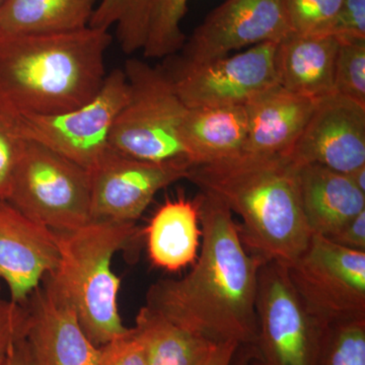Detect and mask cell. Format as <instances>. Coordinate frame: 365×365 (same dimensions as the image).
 Listing matches in <instances>:
<instances>
[{
	"label": "cell",
	"mask_w": 365,
	"mask_h": 365,
	"mask_svg": "<svg viewBox=\"0 0 365 365\" xmlns=\"http://www.w3.org/2000/svg\"><path fill=\"white\" fill-rule=\"evenodd\" d=\"M196 200L202 230L198 260L181 279L151 285L145 307L216 344L252 347L263 262L247 250L232 211L222 201L204 192Z\"/></svg>",
	"instance_id": "cell-1"
},
{
	"label": "cell",
	"mask_w": 365,
	"mask_h": 365,
	"mask_svg": "<svg viewBox=\"0 0 365 365\" xmlns=\"http://www.w3.org/2000/svg\"><path fill=\"white\" fill-rule=\"evenodd\" d=\"M186 179L241 217L240 237L250 253L288 266L311 241L300 200L299 165L287 155L242 151L193 165Z\"/></svg>",
	"instance_id": "cell-2"
},
{
	"label": "cell",
	"mask_w": 365,
	"mask_h": 365,
	"mask_svg": "<svg viewBox=\"0 0 365 365\" xmlns=\"http://www.w3.org/2000/svg\"><path fill=\"white\" fill-rule=\"evenodd\" d=\"M109 30L0 35V113L57 115L85 106L104 85Z\"/></svg>",
	"instance_id": "cell-3"
},
{
	"label": "cell",
	"mask_w": 365,
	"mask_h": 365,
	"mask_svg": "<svg viewBox=\"0 0 365 365\" xmlns=\"http://www.w3.org/2000/svg\"><path fill=\"white\" fill-rule=\"evenodd\" d=\"M56 235L58 264L46 277L71 302L91 342L102 347L130 330L120 316L121 283L113 272L112 260L138 237V228L133 222L93 220Z\"/></svg>",
	"instance_id": "cell-4"
},
{
	"label": "cell",
	"mask_w": 365,
	"mask_h": 365,
	"mask_svg": "<svg viewBox=\"0 0 365 365\" xmlns=\"http://www.w3.org/2000/svg\"><path fill=\"white\" fill-rule=\"evenodd\" d=\"M123 71L128 83V100L113 124L110 148L120 155L148 162L191 163L181 140L187 107L162 66L129 58Z\"/></svg>",
	"instance_id": "cell-5"
},
{
	"label": "cell",
	"mask_w": 365,
	"mask_h": 365,
	"mask_svg": "<svg viewBox=\"0 0 365 365\" xmlns=\"http://www.w3.org/2000/svg\"><path fill=\"white\" fill-rule=\"evenodd\" d=\"M4 201L56 232L93 222L88 170L34 141L21 138Z\"/></svg>",
	"instance_id": "cell-6"
},
{
	"label": "cell",
	"mask_w": 365,
	"mask_h": 365,
	"mask_svg": "<svg viewBox=\"0 0 365 365\" xmlns=\"http://www.w3.org/2000/svg\"><path fill=\"white\" fill-rule=\"evenodd\" d=\"M256 313L252 365L317 364L326 328L307 312L282 264L265 262L259 269Z\"/></svg>",
	"instance_id": "cell-7"
},
{
	"label": "cell",
	"mask_w": 365,
	"mask_h": 365,
	"mask_svg": "<svg viewBox=\"0 0 365 365\" xmlns=\"http://www.w3.org/2000/svg\"><path fill=\"white\" fill-rule=\"evenodd\" d=\"M285 267L307 312L323 328L365 319V252L313 234L307 249Z\"/></svg>",
	"instance_id": "cell-8"
},
{
	"label": "cell",
	"mask_w": 365,
	"mask_h": 365,
	"mask_svg": "<svg viewBox=\"0 0 365 365\" xmlns=\"http://www.w3.org/2000/svg\"><path fill=\"white\" fill-rule=\"evenodd\" d=\"M128 100L123 69L108 72L97 97L72 111L57 115L9 117L21 138L34 141L91 172L110 150V133Z\"/></svg>",
	"instance_id": "cell-9"
},
{
	"label": "cell",
	"mask_w": 365,
	"mask_h": 365,
	"mask_svg": "<svg viewBox=\"0 0 365 365\" xmlns=\"http://www.w3.org/2000/svg\"><path fill=\"white\" fill-rule=\"evenodd\" d=\"M276 45L262 43L195 66L170 56L162 68L187 108L244 106L257 93L277 83L274 71Z\"/></svg>",
	"instance_id": "cell-10"
},
{
	"label": "cell",
	"mask_w": 365,
	"mask_h": 365,
	"mask_svg": "<svg viewBox=\"0 0 365 365\" xmlns=\"http://www.w3.org/2000/svg\"><path fill=\"white\" fill-rule=\"evenodd\" d=\"M292 33L285 0H225L185 41L180 54L172 56L195 66L262 43L280 42Z\"/></svg>",
	"instance_id": "cell-11"
},
{
	"label": "cell",
	"mask_w": 365,
	"mask_h": 365,
	"mask_svg": "<svg viewBox=\"0 0 365 365\" xmlns=\"http://www.w3.org/2000/svg\"><path fill=\"white\" fill-rule=\"evenodd\" d=\"M191 165L137 160L110 148L90 173L93 220L135 223L160 190L186 179Z\"/></svg>",
	"instance_id": "cell-12"
},
{
	"label": "cell",
	"mask_w": 365,
	"mask_h": 365,
	"mask_svg": "<svg viewBox=\"0 0 365 365\" xmlns=\"http://www.w3.org/2000/svg\"><path fill=\"white\" fill-rule=\"evenodd\" d=\"M297 165H319L349 175L365 165V106L338 93L316 107L288 153Z\"/></svg>",
	"instance_id": "cell-13"
},
{
	"label": "cell",
	"mask_w": 365,
	"mask_h": 365,
	"mask_svg": "<svg viewBox=\"0 0 365 365\" xmlns=\"http://www.w3.org/2000/svg\"><path fill=\"white\" fill-rule=\"evenodd\" d=\"M24 306L25 341L35 365H98L102 348L81 328L73 307L47 277Z\"/></svg>",
	"instance_id": "cell-14"
},
{
	"label": "cell",
	"mask_w": 365,
	"mask_h": 365,
	"mask_svg": "<svg viewBox=\"0 0 365 365\" xmlns=\"http://www.w3.org/2000/svg\"><path fill=\"white\" fill-rule=\"evenodd\" d=\"M58 260L56 232L0 200V279L11 302L24 306Z\"/></svg>",
	"instance_id": "cell-15"
},
{
	"label": "cell",
	"mask_w": 365,
	"mask_h": 365,
	"mask_svg": "<svg viewBox=\"0 0 365 365\" xmlns=\"http://www.w3.org/2000/svg\"><path fill=\"white\" fill-rule=\"evenodd\" d=\"M317 101L273 85L244 105L248 119L247 153L288 155L313 114Z\"/></svg>",
	"instance_id": "cell-16"
},
{
	"label": "cell",
	"mask_w": 365,
	"mask_h": 365,
	"mask_svg": "<svg viewBox=\"0 0 365 365\" xmlns=\"http://www.w3.org/2000/svg\"><path fill=\"white\" fill-rule=\"evenodd\" d=\"M338 46L335 36L290 34L276 45V83L316 101L332 95Z\"/></svg>",
	"instance_id": "cell-17"
},
{
	"label": "cell",
	"mask_w": 365,
	"mask_h": 365,
	"mask_svg": "<svg viewBox=\"0 0 365 365\" xmlns=\"http://www.w3.org/2000/svg\"><path fill=\"white\" fill-rule=\"evenodd\" d=\"M300 200L313 234L330 237L365 210V193L348 175L319 165H299Z\"/></svg>",
	"instance_id": "cell-18"
},
{
	"label": "cell",
	"mask_w": 365,
	"mask_h": 365,
	"mask_svg": "<svg viewBox=\"0 0 365 365\" xmlns=\"http://www.w3.org/2000/svg\"><path fill=\"white\" fill-rule=\"evenodd\" d=\"M248 119L244 106L187 108L181 140L190 162L202 165L245 151Z\"/></svg>",
	"instance_id": "cell-19"
},
{
	"label": "cell",
	"mask_w": 365,
	"mask_h": 365,
	"mask_svg": "<svg viewBox=\"0 0 365 365\" xmlns=\"http://www.w3.org/2000/svg\"><path fill=\"white\" fill-rule=\"evenodd\" d=\"M198 203L184 197L163 204L146 228L153 265L176 272L195 263L201 245Z\"/></svg>",
	"instance_id": "cell-20"
},
{
	"label": "cell",
	"mask_w": 365,
	"mask_h": 365,
	"mask_svg": "<svg viewBox=\"0 0 365 365\" xmlns=\"http://www.w3.org/2000/svg\"><path fill=\"white\" fill-rule=\"evenodd\" d=\"M100 0H6L0 35L74 32L90 26Z\"/></svg>",
	"instance_id": "cell-21"
},
{
	"label": "cell",
	"mask_w": 365,
	"mask_h": 365,
	"mask_svg": "<svg viewBox=\"0 0 365 365\" xmlns=\"http://www.w3.org/2000/svg\"><path fill=\"white\" fill-rule=\"evenodd\" d=\"M148 365H202L220 344L172 323L144 306L135 319Z\"/></svg>",
	"instance_id": "cell-22"
},
{
	"label": "cell",
	"mask_w": 365,
	"mask_h": 365,
	"mask_svg": "<svg viewBox=\"0 0 365 365\" xmlns=\"http://www.w3.org/2000/svg\"><path fill=\"white\" fill-rule=\"evenodd\" d=\"M151 0H100L91 18V28L109 30L116 26L122 51L143 50L148 33Z\"/></svg>",
	"instance_id": "cell-23"
},
{
	"label": "cell",
	"mask_w": 365,
	"mask_h": 365,
	"mask_svg": "<svg viewBox=\"0 0 365 365\" xmlns=\"http://www.w3.org/2000/svg\"><path fill=\"white\" fill-rule=\"evenodd\" d=\"M190 0H151L148 33L143 49L146 58H167L182 49L187 38L181 23Z\"/></svg>",
	"instance_id": "cell-24"
},
{
	"label": "cell",
	"mask_w": 365,
	"mask_h": 365,
	"mask_svg": "<svg viewBox=\"0 0 365 365\" xmlns=\"http://www.w3.org/2000/svg\"><path fill=\"white\" fill-rule=\"evenodd\" d=\"M316 365H365V319L327 327Z\"/></svg>",
	"instance_id": "cell-25"
},
{
	"label": "cell",
	"mask_w": 365,
	"mask_h": 365,
	"mask_svg": "<svg viewBox=\"0 0 365 365\" xmlns=\"http://www.w3.org/2000/svg\"><path fill=\"white\" fill-rule=\"evenodd\" d=\"M338 41L334 93L365 106V39Z\"/></svg>",
	"instance_id": "cell-26"
},
{
	"label": "cell",
	"mask_w": 365,
	"mask_h": 365,
	"mask_svg": "<svg viewBox=\"0 0 365 365\" xmlns=\"http://www.w3.org/2000/svg\"><path fill=\"white\" fill-rule=\"evenodd\" d=\"M343 0H285L288 23L297 35H332Z\"/></svg>",
	"instance_id": "cell-27"
},
{
	"label": "cell",
	"mask_w": 365,
	"mask_h": 365,
	"mask_svg": "<svg viewBox=\"0 0 365 365\" xmlns=\"http://www.w3.org/2000/svg\"><path fill=\"white\" fill-rule=\"evenodd\" d=\"M28 312L25 306L0 299V365L16 343L25 338Z\"/></svg>",
	"instance_id": "cell-28"
},
{
	"label": "cell",
	"mask_w": 365,
	"mask_h": 365,
	"mask_svg": "<svg viewBox=\"0 0 365 365\" xmlns=\"http://www.w3.org/2000/svg\"><path fill=\"white\" fill-rule=\"evenodd\" d=\"M101 348L98 365H148L143 343L134 328Z\"/></svg>",
	"instance_id": "cell-29"
},
{
	"label": "cell",
	"mask_w": 365,
	"mask_h": 365,
	"mask_svg": "<svg viewBox=\"0 0 365 365\" xmlns=\"http://www.w3.org/2000/svg\"><path fill=\"white\" fill-rule=\"evenodd\" d=\"M21 138L9 117L0 113V200L6 198L20 155Z\"/></svg>",
	"instance_id": "cell-30"
},
{
	"label": "cell",
	"mask_w": 365,
	"mask_h": 365,
	"mask_svg": "<svg viewBox=\"0 0 365 365\" xmlns=\"http://www.w3.org/2000/svg\"><path fill=\"white\" fill-rule=\"evenodd\" d=\"M332 36L338 39H365V0H343Z\"/></svg>",
	"instance_id": "cell-31"
},
{
	"label": "cell",
	"mask_w": 365,
	"mask_h": 365,
	"mask_svg": "<svg viewBox=\"0 0 365 365\" xmlns=\"http://www.w3.org/2000/svg\"><path fill=\"white\" fill-rule=\"evenodd\" d=\"M327 239L345 248L365 252V210Z\"/></svg>",
	"instance_id": "cell-32"
},
{
	"label": "cell",
	"mask_w": 365,
	"mask_h": 365,
	"mask_svg": "<svg viewBox=\"0 0 365 365\" xmlns=\"http://www.w3.org/2000/svg\"><path fill=\"white\" fill-rule=\"evenodd\" d=\"M240 346L235 343H222L215 348L202 365H230Z\"/></svg>",
	"instance_id": "cell-33"
},
{
	"label": "cell",
	"mask_w": 365,
	"mask_h": 365,
	"mask_svg": "<svg viewBox=\"0 0 365 365\" xmlns=\"http://www.w3.org/2000/svg\"><path fill=\"white\" fill-rule=\"evenodd\" d=\"M2 365H35L26 346L25 338L16 343Z\"/></svg>",
	"instance_id": "cell-34"
},
{
	"label": "cell",
	"mask_w": 365,
	"mask_h": 365,
	"mask_svg": "<svg viewBox=\"0 0 365 365\" xmlns=\"http://www.w3.org/2000/svg\"><path fill=\"white\" fill-rule=\"evenodd\" d=\"M230 365H252L249 348L242 347V346L237 348Z\"/></svg>",
	"instance_id": "cell-35"
},
{
	"label": "cell",
	"mask_w": 365,
	"mask_h": 365,
	"mask_svg": "<svg viewBox=\"0 0 365 365\" xmlns=\"http://www.w3.org/2000/svg\"><path fill=\"white\" fill-rule=\"evenodd\" d=\"M355 186L365 193V165L348 175Z\"/></svg>",
	"instance_id": "cell-36"
},
{
	"label": "cell",
	"mask_w": 365,
	"mask_h": 365,
	"mask_svg": "<svg viewBox=\"0 0 365 365\" xmlns=\"http://www.w3.org/2000/svg\"><path fill=\"white\" fill-rule=\"evenodd\" d=\"M6 1V0H0V7H1L2 4H4Z\"/></svg>",
	"instance_id": "cell-37"
}]
</instances>
